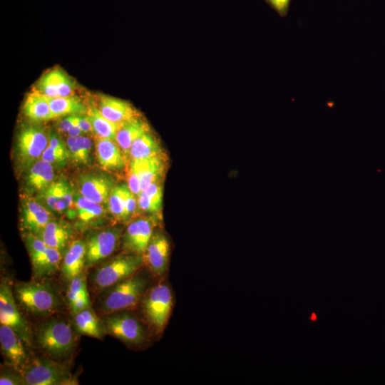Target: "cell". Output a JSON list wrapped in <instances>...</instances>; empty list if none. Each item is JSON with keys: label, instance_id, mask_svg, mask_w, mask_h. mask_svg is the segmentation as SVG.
I'll return each instance as SVG.
<instances>
[{"label": "cell", "instance_id": "obj_22", "mask_svg": "<svg viewBox=\"0 0 385 385\" xmlns=\"http://www.w3.org/2000/svg\"><path fill=\"white\" fill-rule=\"evenodd\" d=\"M150 131L148 124L140 116L122 123L115 135V142L125 154L129 155L133 143L143 133Z\"/></svg>", "mask_w": 385, "mask_h": 385}, {"label": "cell", "instance_id": "obj_36", "mask_svg": "<svg viewBox=\"0 0 385 385\" xmlns=\"http://www.w3.org/2000/svg\"><path fill=\"white\" fill-rule=\"evenodd\" d=\"M1 385L25 384L23 377L19 371H13L9 369H3L0 375Z\"/></svg>", "mask_w": 385, "mask_h": 385}, {"label": "cell", "instance_id": "obj_44", "mask_svg": "<svg viewBox=\"0 0 385 385\" xmlns=\"http://www.w3.org/2000/svg\"><path fill=\"white\" fill-rule=\"evenodd\" d=\"M315 318H316V316H315L314 314H313L312 316V319H314Z\"/></svg>", "mask_w": 385, "mask_h": 385}, {"label": "cell", "instance_id": "obj_23", "mask_svg": "<svg viewBox=\"0 0 385 385\" xmlns=\"http://www.w3.org/2000/svg\"><path fill=\"white\" fill-rule=\"evenodd\" d=\"M37 235L47 246L61 252L68 243L72 230L66 224L51 220Z\"/></svg>", "mask_w": 385, "mask_h": 385}, {"label": "cell", "instance_id": "obj_31", "mask_svg": "<svg viewBox=\"0 0 385 385\" xmlns=\"http://www.w3.org/2000/svg\"><path fill=\"white\" fill-rule=\"evenodd\" d=\"M70 157L77 163L86 164L91 158L92 142L83 135L68 136L66 140Z\"/></svg>", "mask_w": 385, "mask_h": 385}, {"label": "cell", "instance_id": "obj_35", "mask_svg": "<svg viewBox=\"0 0 385 385\" xmlns=\"http://www.w3.org/2000/svg\"><path fill=\"white\" fill-rule=\"evenodd\" d=\"M128 186L130 191L138 197L142 191L141 181L138 173L130 161L128 169Z\"/></svg>", "mask_w": 385, "mask_h": 385}, {"label": "cell", "instance_id": "obj_9", "mask_svg": "<svg viewBox=\"0 0 385 385\" xmlns=\"http://www.w3.org/2000/svg\"><path fill=\"white\" fill-rule=\"evenodd\" d=\"M49 135L41 125H31L24 128L17 139V153L20 160L27 165L38 160L48 145Z\"/></svg>", "mask_w": 385, "mask_h": 385}, {"label": "cell", "instance_id": "obj_1", "mask_svg": "<svg viewBox=\"0 0 385 385\" xmlns=\"http://www.w3.org/2000/svg\"><path fill=\"white\" fill-rule=\"evenodd\" d=\"M34 339L38 348L49 358L63 362L75 348L73 329L68 322L51 318L37 325Z\"/></svg>", "mask_w": 385, "mask_h": 385}, {"label": "cell", "instance_id": "obj_8", "mask_svg": "<svg viewBox=\"0 0 385 385\" xmlns=\"http://www.w3.org/2000/svg\"><path fill=\"white\" fill-rule=\"evenodd\" d=\"M105 332L123 342L138 344L145 339V331L140 322L123 311L108 314L103 319Z\"/></svg>", "mask_w": 385, "mask_h": 385}, {"label": "cell", "instance_id": "obj_19", "mask_svg": "<svg viewBox=\"0 0 385 385\" xmlns=\"http://www.w3.org/2000/svg\"><path fill=\"white\" fill-rule=\"evenodd\" d=\"M130 161L140 176L142 191L150 184L160 182L166 170L165 155Z\"/></svg>", "mask_w": 385, "mask_h": 385}, {"label": "cell", "instance_id": "obj_2", "mask_svg": "<svg viewBox=\"0 0 385 385\" xmlns=\"http://www.w3.org/2000/svg\"><path fill=\"white\" fill-rule=\"evenodd\" d=\"M14 290L19 304L31 315L46 317L60 310L58 296L48 284L39 281L19 282Z\"/></svg>", "mask_w": 385, "mask_h": 385}, {"label": "cell", "instance_id": "obj_37", "mask_svg": "<svg viewBox=\"0 0 385 385\" xmlns=\"http://www.w3.org/2000/svg\"><path fill=\"white\" fill-rule=\"evenodd\" d=\"M68 157H70L69 154L63 153L48 145L41 158L53 165L62 163Z\"/></svg>", "mask_w": 385, "mask_h": 385}, {"label": "cell", "instance_id": "obj_40", "mask_svg": "<svg viewBox=\"0 0 385 385\" xmlns=\"http://www.w3.org/2000/svg\"><path fill=\"white\" fill-rule=\"evenodd\" d=\"M78 115H68L63 119L59 123V130L63 133H67L76 122Z\"/></svg>", "mask_w": 385, "mask_h": 385}, {"label": "cell", "instance_id": "obj_21", "mask_svg": "<svg viewBox=\"0 0 385 385\" xmlns=\"http://www.w3.org/2000/svg\"><path fill=\"white\" fill-rule=\"evenodd\" d=\"M96 151L98 163L106 169H120L125 159L117 143L111 139L96 136Z\"/></svg>", "mask_w": 385, "mask_h": 385}, {"label": "cell", "instance_id": "obj_3", "mask_svg": "<svg viewBox=\"0 0 385 385\" xmlns=\"http://www.w3.org/2000/svg\"><path fill=\"white\" fill-rule=\"evenodd\" d=\"M27 385H73L77 381L63 362L46 357L29 360L19 371Z\"/></svg>", "mask_w": 385, "mask_h": 385}, {"label": "cell", "instance_id": "obj_43", "mask_svg": "<svg viewBox=\"0 0 385 385\" xmlns=\"http://www.w3.org/2000/svg\"><path fill=\"white\" fill-rule=\"evenodd\" d=\"M66 133L68 134V136H79L83 133L78 125V118H77L76 122L73 125V126L69 129V130Z\"/></svg>", "mask_w": 385, "mask_h": 385}, {"label": "cell", "instance_id": "obj_14", "mask_svg": "<svg viewBox=\"0 0 385 385\" xmlns=\"http://www.w3.org/2000/svg\"><path fill=\"white\" fill-rule=\"evenodd\" d=\"M114 187L113 180L103 175L85 174L82 175L79 180V192L85 197L99 204L108 202Z\"/></svg>", "mask_w": 385, "mask_h": 385}, {"label": "cell", "instance_id": "obj_4", "mask_svg": "<svg viewBox=\"0 0 385 385\" xmlns=\"http://www.w3.org/2000/svg\"><path fill=\"white\" fill-rule=\"evenodd\" d=\"M146 285L145 278L133 275L110 287L101 301L102 311L108 314L134 307Z\"/></svg>", "mask_w": 385, "mask_h": 385}, {"label": "cell", "instance_id": "obj_33", "mask_svg": "<svg viewBox=\"0 0 385 385\" xmlns=\"http://www.w3.org/2000/svg\"><path fill=\"white\" fill-rule=\"evenodd\" d=\"M108 208L113 216L118 219H127L123 185H115L108 199Z\"/></svg>", "mask_w": 385, "mask_h": 385}, {"label": "cell", "instance_id": "obj_11", "mask_svg": "<svg viewBox=\"0 0 385 385\" xmlns=\"http://www.w3.org/2000/svg\"><path fill=\"white\" fill-rule=\"evenodd\" d=\"M22 338L10 327L0 324L1 354L8 366L20 371L29 361Z\"/></svg>", "mask_w": 385, "mask_h": 385}, {"label": "cell", "instance_id": "obj_41", "mask_svg": "<svg viewBox=\"0 0 385 385\" xmlns=\"http://www.w3.org/2000/svg\"><path fill=\"white\" fill-rule=\"evenodd\" d=\"M78 123L83 133L93 132L92 125L86 114L78 115Z\"/></svg>", "mask_w": 385, "mask_h": 385}, {"label": "cell", "instance_id": "obj_20", "mask_svg": "<svg viewBox=\"0 0 385 385\" xmlns=\"http://www.w3.org/2000/svg\"><path fill=\"white\" fill-rule=\"evenodd\" d=\"M86 243L77 240L68 246L62 260L61 272L65 279L70 282L82 272L86 267Z\"/></svg>", "mask_w": 385, "mask_h": 385}, {"label": "cell", "instance_id": "obj_30", "mask_svg": "<svg viewBox=\"0 0 385 385\" xmlns=\"http://www.w3.org/2000/svg\"><path fill=\"white\" fill-rule=\"evenodd\" d=\"M163 202V188L160 182L150 184L138 197L140 209L150 213L160 211Z\"/></svg>", "mask_w": 385, "mask_h": 385}, {"label": "cell", "instance_id": "obj_27", "mask_svg": "<svg viewBox=\"0 0 385 385\" xmlns=\"http://www.w3.org/2000/svg\"><path fill=\"white\" fill-rule=\"evenodd\" d=\"M53 118L65 115H84L88 109L81 100L75 96L48 97Z\"/></svg>", "mask_w": 385, "mask_h": 385}, {"label": "cell", "instance_id": "obj_5", "mask_svg": "<svg viewBox=\"0 0 385 385\" xmlns=\"http://www.w3.org/2000/svg\"><path fill=\"white\" fill-rule=\"evenodd\" d=\"M144 262L143 255L131 253L118 256L99 267L92 280L100 289L110 287L132 277Z\"/></svg>", "mask_w": 385, "mask_h": 385}, {"label": "cell", "instance_id": "obj_26", "mask_svg": "<svg viewBox=\"0 0 385 385\" xmlns=\"http://www.w3.org/2000/svg\"><path fill=\"white\" fill-rule=\"evenodd\" d=\"M163 155L159 142L150 131L140 135L133 143L129 151L131 160H140Z\"/></svg>", "mask_w": 385, "mask_h": 385}, {"label": "cell", "instance_id": "obj_7", "mask_svg": "<svg viewBox=\"0 0 385 385\" xmlns=\"http://www.w3.org/2000/svg\"><path fill=\"white\" fill-rule=\"evenodd\" d=\"M171 307V291L165 284H159L153 287L143 303V312L157 332L164 329Z\"/></svg>", "mask_w": 385, "mask_h": 385}, {"label": "cell", "instance_id": "obj_38", "mask_svg": "<svg viewBox=\"0 0 385 385\" xmlns=\"http://www.w3.org/2000/svg\"><path fill=\"white\" fill-rule=\"evenodd\" d=\"M123 191L125 200L126 215L128 218L133 214L136 209L138 199L135 197L136 195L130 191L128 186L125 184H123Z\"/></svg>", "mask_w": 385, "mask_h": 385}, {"label": "cell", "instance_id": "obj_42", "mask_svg": "<svg viewBox=\"0 0 385 385\" xmlns=\"http://www.w3.org/2000/svg\"><path fill=\"white\" fill-rule=\"evenodd\" d=\"M289 0H270L272 4L279 11H283L287 6Z\"/></svg>", "mask_w": 385, "mask_h": 385}, {"label": "cell", "instance_id": "obj_15", "mask_svg": "<svg viewBox=\"0 0 385 385\" xmlns=\"http://www.w3.org/2000/svg\"><path fill=\"white\" fill-rule=\"evenodd\" d=\"M170 245L166 237L162 233L153 235L143 254L144 262L150 271L160 275L168 269Z\"/></svg>", "mask_w": 385, "mask_h": 385}, {"label": "cell", "instance_id": "obj_34", "mask_svg": "<svg viewBox=\"0 0 385 385\" xmlns=\"http://www.w3.org/2000/svg\"><path fill=\"white\" fill-rule=\"evenodd\" d=\"M67 298L69 307L78 299L89 297L86 286V278L83 273L76 276L69 282Z\"/></svg>", "mask_w": 385, "mask_h": 385}, {"label": "cell", "instance_id": "obj_12", "mask_svg": "<svg viewBox=\"0 0 385 385\" xmlns=\"http://www.w3.org/2000/svg\"><path fill=\"white\" fill-rule=\"evenodd\" d=\"M76 82L63 70L56 68L46 72L37 81L34 91L47 97L73 96Z\"/></svg>", "mask_w": 385, "mask_h": 385}, {"label": "cell", "instance_id": "obj_24", "mask_svg": "<svg viewBox=\"0 0 385 385\" xmlns=\"http://www.w3.org/2000/svg\"><path fill=\"white\" fill-rule=\"evenodd\" d=\"M24 115L33 122H43L53 118L48 97L38 92L29 94L23 106Z\"/></svg>", "mask_w": 385, "mask_h": 385}, {"label": "cell", "instance_id": "obj_10", "mask_svg": "<svg viewBox=\"0 0 385 385\" xmlns=\"http://www.w3.org/2000/svg\"><path fill=\"white\" fill-rule=\"evenodd\" d=\"M120 229L112 227L97 232L86 242V267L96 265L116 250L120 237Z\"/></svg>", "mask_w": 385, "mask_h": 385}, {"label": "cell", "instance_id": "obj_32", "mask_svg": "<svg viewBox=\"0 0 385 385\" xmlns=\"http://www.w3.org/2000/svg\"><path fill=\"white\" fill-rule=\"evenodd\" d=\"M74 205L78 218L83 222H88L103 213L101 204L85 197L80 192L74 195Z\"/></svg>", "mask_w": 385, "mask_h": 385}, {"label": "cell", "instance_id": "obj_28", "mask_svg": "<svg viewBox=\"0 0 385 385\" xmlns=\"http://www.w3.org/2000/svg\"><path fill=\"white\" fill-rule=\"evenodd\" d=\"M53 165L41 159L35 162L30 168L26 181L32 189L44 190L53 183Z\"/></svg>", "mask_w": 385, "mask_h": 385}, {"label": "cell", "instance_id": "obj_18", "mask_svg": "<svg viewBox=\"0 0 385 385\" xmlns=\"http://www.w3.org/2000/svg\"><path fill=\"white\" fill-rule=\"evenodd\" d=\"M50 221V212L41 203L32 199L24 202L22 208L21 224L29 233L38 235Z\"/></svg>", "mask_w": 385, "mask_h": 385}, {"label": "cell", "instance_id": "obj_39", "mask_svg": "<svg viewBox=\"0 0 385 385\" xmlns=\"http://www.w3.org/2000/svg\"><path fill=\"white\" fill-rule=\"evenodd\" d=\"M48 145L60 152L69 154L68 148H66L64 143L53 133H51L49 135Z\"/></svg>", "mask_w": 385, "mask_h": 385}, {"label": "cell", "instance_id": "obj_6", "mask_svg": "<svg viewBox=\"0 0 385 385\" xmlns=\"http://www.w3.org/2000/svg\"><path fill=\"white\" fill-rule=\"evenodd\" d=\"M11 285L1 280L0 284V324L12 328L26 343L31 344L32 332L19 310Z\"/></svg>", "mask_w": 385, "mask_h": 385}, {"label": "cell", "instance_id": "obj_25", "mask_svg": "<svg viewBox=\"0 0 385 385\" xmlns=\"http://www.w3.org/2000/svg\"><path fill=\"white\" fill-rule=\"evenodd\" d=\"M73 322L76 330L81 334L101 339L106 332L103 322L91 307L73 314Z\"/></svg>", "mask_w": 385, "mask_h": 385}, {"label": "cell", "instance_id": "obj_16", "mask_svg": "<svg viewBox=\"0 0 385 385\" xmlns=\"http://www.w3.org/2000/svg\"><path fill=\"white\" fill-rule=\"evenodd\" d=\"M29 253L34 279H39L55 274L62 262L61 251L48 246L30 250Z\"/></svg>", "mask_w": 385, "mask_h": 385}, {"label": "cell", "instance_id": "obj_17", "mask_svg": "<svg viewBox=\"0 0 385 385\" xmlns=\"http://www.w3.org/2000/svg\"><path fill=\"white\" fill-rule=\"evenodd\" d=\"M97 108L105 118L115 123H121L140 116L128 102L106 95L99 96Z\"/></svg>", "mask_w": 385, "mask_h": 385}, {"label": "cell", "instance_id": "obj_13", "mask_svg": "<svg viewBox=\"0 0 385 385\" xmlns=\"http://www.w3.org/2000/svg\"><path fill=\"white\" fill-rule=\"evenodd\" d=\"M152 219L139 217L131 222L123 235V247L130 253L143 255L153 236Z\"/></svg>", "mask_w": 385, "mask_h": 385}, {"label": "cell", "instance_id": "obj_29", "mask_svg": "<svg viewBox=\"0 0 385 385\" xmlns=\"http://www.w3.org/2000/svg\"><path fill=\"white\" fill-rule=\"evenodd\" d=\"M86 115L96 136L115 140L117 130L122 123H115L108 120L101 114L97 107H91L88 109Z\"/></svg>", "mask_w": 385, "mask_h": 385}]
</instances>
